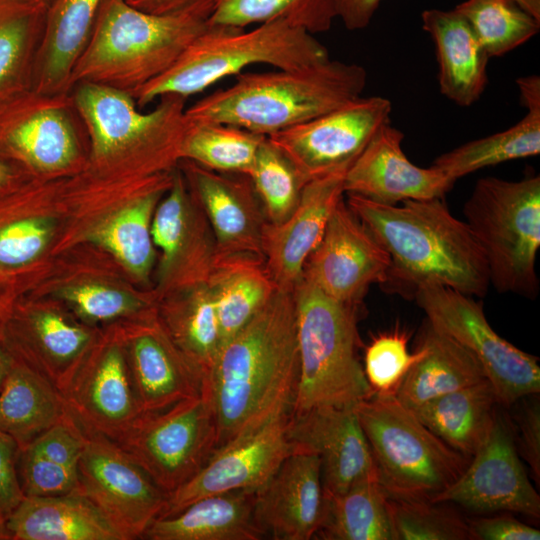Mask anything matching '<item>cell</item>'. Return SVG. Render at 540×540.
I'll return each instance as SVG.
<instances>
[{"instance_id": "21", "label": "cell", "mask_w": 540, "mask_h": 540, "mask_svg": "<svg viewBox=\"0 0 540 540\" xmlns=\"http://www.w3.org/2000/svg\"><path fill=\"white\" fill-rule=\"evenodd\" d=\"M288 437L293 448L321 458L325 496L345 492L353 484L376 479L372 453L354 407H318L291 413Z\"/></svg>"}, {"instance_id": "47", "label": "cell", "mask_w": 540, "mask_h": 540, "mask_svg": "<svg viewBox=\"0 0 540 540\" xmlns=\"http://www.w3.org/2000/svg\"><path fill=\"white\" fill-rule=\"evenodd\" d=\"M18 451L15 440L0 430V514L6 519L25 496L18 476Z\"/></svg>"}, {"instance_id": "19", "label": "cell", "mask_w": 540, "mask_h": 540, "mask_svg": "<svg viewBox=\"0 0 540 540\" xmlns=\"http://www.w3.org/2000/svg\"><path fill=\"white\" fill-rule=\"evenodd\" d=\"M63 398L83 427L114 441L123 436L142 411L121 342L107 341L83 361Z\"/></svg>"}, {"instance_id": "9", "label": "cell", "mask_w": 540, "mask_h": 540, "mask_svg": "<svg viewBox=\"0 0 540 540\" xmlns=\"http://www.w3.org/2000/svg\"><path fill=\"white\" fill-rule=\"evenodd\" d=\"M465 223L500 293L538 294L536 257L540 247V177L517 181L479 179L463 206Z\"/></svg>"}, {"instance_id": "18", "label": "cell", "mask_w": 540, "mask_h": 540, "mask_svg": "<svg viewBox=\"0 0 540 540\" xmlns=\"http://www.w3.org/2000/svg\"><path fill=\"white\" fill-rule=\"evenodd\" d=\"M325 509L321 458L293 448L254 494L253 512L265 536L309 540L317 534Z\"/></svg>"}, {"instance_id": "52", "label": "cell", "mask_w": 540, "mask_h": 540, "mask_svg": "<svg viewBox=\"0 0 540 540\" xmlns=\"http://www.w3.org/2000/svg\"><path fill=\"white\" fill-rule=\"evenodd\" d=\"M10 534L6 526V518L0 514V540H10Z\"/></svg>"}, {"instance_id": "44", "label": "cell", "mask_w": 540, "mask_h": 540, "mask_svg": "<svg viewBox=\"0 0 540 540\" xmlns=\"http://www.w3.org/2000/svg\"><path fill=\"white\" fill-rule=\"evenodd\" d=\"M409 335L401 330L384 332L373 337L366 347L364 373L377 395H396L410 368L424 355V347L411 353Z\"/></svg>"}, {"instance_id": "49", "label": "cell", "mask_w": 540, "mask_h": 540, "mask_svg": "<svg viewBox=\"0 0 540 540\" xmlns=\"http://www.w3.org/2000/svg\"><path fill=\"white\" fill-rule=\"evenodd\" d=\"M472 540H539L540 531L510 514L467 520Z\"/></svg>"}, {"instance_id": "28", "label": "cell", "mask_w": 540, "mask_h": 540, "mask_svg": "<svg viewBox=\"0 0 540 540\" xmlns=\"http://www.w3.org/2000/svg\"><path fill=\"white\" fill-rule=\"evenodd\" d=\"M255 492L234 490L202 497L180 512L156 519L143 538L149 540H259Z\"/></svg>"}, {"instance_id": "26", "label": "cell", "mask_w": 540, "mask_h": 540, "mask_svg": "<svg viewBox=\"0 0 540 540\" xmlns=\"http://www.w3.org/2000/svg\"><path fill=\"white\" fill-rule=\"evenodd\" d=\"M12 540H126L77 489L50 496H24L6 519Z\"/></svg>"}, {"instance_id": "40", "label": "cell", "mask_w": 540, "mask_h": 540, "mask_svg": "<svg viewBox=\"0 0 540 540\" xmlns=\"http://www.w3.org/2000/svg\"><path fill=\"white\" fill-rule=\"evenodd\" d=\"M336 17L334 0H218L208 24L244 29L281 20L314 35L329 30Z\"/></svg>"}, {"instance_id": "45", "label": "cell", "mask_w": 540, "mask_h": 540, "mask_svg": "<svg viewBox=\"0 0 540 540\" xmlns=\"http://www.w3.org/2000/svg\"><path fill=\"white\" fill-rule=\"evenodd\" d=\"M65 297L77 313L90 322L115 320L144 307L143 301L102 285H81L68 290Z\"/></svg>"}, {"instance_id": "41", "label": "cell", "mask_w": 540, "mask_h": 540, "mask_svg": "<svg viewBox=\"0 0 540 540\" xmlns=\"http://www.w3.org/2000/svg\"><path fill=\"white\" fill-rule=\"evenodd\" d=\"M454 10L469 23L489 58L514 50L540 28V20L517 0H465Z\"/></svg>"}, {"instance_id": "54", "label": "cell", "mask_w": 540, "mask_h": 540, "mask_svg": "<svg viewBox=\"0 0 540 540\" xmlns=\"http://www.w3.org/2000/svg\"><path fill=\"white\" fill-rule=\"evenodd\" d=\"M6 356L0 347V386L5 372Z\"/></svg>"}, {"instance_id": "29", "label": "cell", "mask_w": 540, "mask_h": 540, "mask_svg": "<svg viewBox=\"0 0 540 540\" xmlns=\"http://www.w3.org/2000/svg\"><path fill=\"white\" fill-rule=\"evenodd\" d=\"M62 394L28 364L6 357L0 386V430L19 449L55 425L65 415Z\"/></svg>"}, {"instance_id": "24", "label": "cell", "mask_w": 540, "mask_h": 540, "mask_svg": "<svg viewBox=\"0 0 540 540\" xmlns=\"http://www.w3.org/2000/svg\"><path fill=\"white\" fill-rule=\"evenodd\" d=\"M125 343L142 414L164 410L204 390L206 375L180 351L163 326L155 322L139 326Z\"/></svg>"}, {"instance_id": "1", "label": "cell", "mask_w": 540, "mask_h": 540, "mask_svg": "<svg viewBox=\"0 0 540 540\" xmlns=\"http://www.w3.org/2000/svg\"><path fill=\"white\" fill-rule=\"evenodd\" d=\"M298 378L294 291L277 288L222 345L208 376L216 449L290 413Z\"/></svg>"}, {"instance_id": "46", "label": "cell", "mask_w": 540, "mask_h": 540, "mask_svg": "<svg viewBox=\"0 0 540 540\" xmlns=\"http://www.w3.org/2000/svg\"><path fill=\"white\" fill-rule=\"evenodd\" d=\"M50 227L42 219H23L0 229V264L20 266L29 263L44 249Z\"/></svg>"}, {"instance_id": "22", "label": "cell", "mask_w": 540, "mask_h": 540, "mask_svg": "<svg viewBox=\"0 0 540 540\" xmlns=\"http://www.w3.org/2000/svg\"><path fill=\"white\" fill-rule=\"evenodd\" d=\"M403 138L390 122L383 125L347 169L345 193L386 205L443 198L455 182L432 165L412 163L402 149Z\"/></svg>"}, {"instance_id": "55", "label": "cell", "mask_w": 540, "mask_h": 540, "mask_svg": "<svg viewBox=\"0 0 540 540\" xmlns=\"http://www.w3.org/2000/svg\"><path fill=\"white\" fill-rule=\"evenodd\" d=\"M21 1L48 8L55 0H21Z\"/></svg>"}, {"instance_id": "37", "label": "cell", "mask_w": 540, "mask_h": 540, "mask_svg": "<svg viewBox=\"0 0 540 540\" xmlns=\"http://www.w3.org/2000/svg\"><path fill=\"white\" fill-rule=\"evenodd\" d=\"M515 125L484 138L469 141L437 157L432 166L452 181L479 169L536 156L540 153V104L525 107Z\"/></svg>"}, {"instance_id": "35", "label": "cell", "mask_w": 540, "mask_h": 540, "mask_svg": "<svg viewBox=\"0 0 540 540\" xmlns=\"http://www.w3.org/2000/svg\"><path fill=\"white\" fill-rule=\"evenodd\" d=\"M317 534L327 540H396L390 499L376 479L359 481L343 493L325 496Z\"/></svg>"}, {"instance_id": "8", "label": "cell", "mask_w": 540, "mask_h": 540, "mask_svg": "<svg viewBox=\"0 0 540 540\" xmlns=\"http://www.w3.org/2000/svg\"><path fill=\"white\" fill-rule=\"evenodd\" d=\"M354 410L372 453L377 482L389 499L432 503L470 460L437 437L395 395L373 394Z\"/></svg>"}, {"instance_id": "31", "label": "cell", "mask_w": 540, "mask_h": 540, "mask_svg": "<svg viewBox=\"0 0 540 540\" xmlns=\"http://www.w3.org/2000/svg\"><path fill=\"white\" fill-rule=\"evenodd\" d=\"M420 344L424 355L410 368L395 395L405 407L414 410L432 399L487 379L470 353L428 322Z\"/></svg>"}, {"instance_id": "5", "label": "cell", "mask_w": 540, "mask_h": 540, "mask_svg": "<svg viewBox=\"0 0 540 540\" xmlns=\"http://www.w3.org/2000/svg\"><path fill=\"white\" fill-rule=\"evenodd\" d=\"M329 59L328 50L313 34L286 21L246 31L208 24L167 71L131 95L143 108L164 95L188 98L255 64L301 69Z\"/></svg>"}, {"instance_id": "23", "label": "cell", "mask_w": 540, "mask_h": 540, "mask_svg": "<svg viewBox=\"0 0 540 540\" xmlns=\"http://www.w3.org/2000/svg\"><path fill=\"white\" fill-rule=\"evenodd\" d=\"M183 160L181 172L210 224L217 255L263 257L262 235L268 219L250 178Z\"/></svg>"}, {"instance_id": "15", "label": "cell", "mask_w": 540, "mask_h": 540, "mask_svg": "<svg viewBox=\"0 0 540 540\" xmlns=\"http://www.w3.org/2000/svg\"><path fill=\"white\" fill-rule=\"evenodd\" d=\"M289 416H278L216 449L197 474L168 495L160 518L174 515L211 494L258 491L293 450L287 432Z\"/></svg>"}, {"instance_id": "20", "label": "cell", "mask_w": 540, "mask_h": 540, "mask_svg": "<svg viewBox=\"0 0 540 540\" xmlns=\"http://www.w3.org/2000/svg\"><path fill=\"white\" fill-rule=\"evenodd\" d=\"M346 171L309 180L292 212L280 223H266L262 255L277 288L294 291L301 281L308 257L319 244L334 208L344 198Z\"/></svg>"}, {"instance_id": "4", "label": "cell", "mask_w": 540, "mask_h": 540, "mask_svg": "<svg viewBox=\"0 0 540 540\" xmlns=\"http://www.w3.org/2000/svg\"><path fill=\"white\" fill-rule=\"evenodd\" d=\"M207 27L197 15H156L126 0H104L71 89L91 82L132 93L167 71Z\"/></svg>"}, {"instance_id": "17", "label": "cell", "mask_w": 540, "mask_h": 540, "mask_svg": "<svg viewBox=\"0 0 540 540\" xmlns=\"http://www.w3.org/2000/svg\"><path fill=\"white\" fill-rule=\"evenodd\" d=\"M0 121L2 141L30 168L43 175L70 171L81 160L82 125L70 93L30 90Z\"/></svg>"}, {"instance_id": "32", "label": "cell", "mask_w": 540, "mask_h": 540, "mask_svg": "<svg viewBox=\"0 0 540 540\" xmlns=\"http://www.w3.org/2000/svg\"><path fill=\"white\" fill-rule=\"evenodd\" d=\"M207 284L215 300L223 344L277 289L263 257L251 254L217 255Z\"/></svg>"}, {"instance_id": "14", "label": "cell", "mask_w": 540, "mask_h": 540, "mask_svg": "<svg viewBox=\"0 0 540 540\" xmlns=\"http://www.w3.org/2000/svg\"><path fill=\"white\" fill-rule=\"evenodd\" d=\"M389 268L387 252L343 198L308 257L302 278L327 296L355 306L369 286L386 282Z\"/></svg>"}, {"instance_id": "50", "label": "cell", "mask_w": 540, "mask_h": 540, "mask_svg": "<svg viewBox=\"0 0 540 540\" xmlns=\"http://www.w3.org/2000/svg\"><path fill=\"white\" fill-rule=\"evenodd\" d=\"M540 20V0H517ZM381 0H334L336 15L349 30L365 28L371 21Z\"/></svg>"}, {"instance_id": "34", "label": "cell", "mask_w": 540, "mask_h": 540, "mask_svg": "<svg viewBox=\"0 0 540 540\" xmlns=\"http://www.w3.org/2000/svg\"><path fill=\"white\" fill-rule=\"evenodd\" d=\"M46 11L21 0H0V98L33 89Z\"/></svg>"}, {"instance_id": "7", "label": "cell", "mask_w": 540, "mask_h": 540, "mask_svg": "<svg viewBox=\"0 0 540 540\" xmlns=\"http://www.w3.org/2000/svg\"><path fill=\"white\" fill-rule=\"evenodd\" d=\"M299 378L291 413L355 407L374 393L357 357L355 307L301 279L294 289Z\"/></svg>"}, {"instance_id": "25", "label": "cell", "mask_w": 540, "mask_h": 540, "mask_svg": "<svg viewBox=\"0 0 540 540\" xmlns=\"http://www.w3.org/2000/svg\"><path fill=\"white\" fill-rule=\"evenodd\" d=\"M421 17L435 45L440 92L459 106H471L487 86L490 58L457 11L429 9Z\"/></svg>"}, {"instance_id": "13", "label": "cell", "mask_w": 540, "mask_h": 540, "mask_svg": "<svg viewBox=\"0 0 540 540\" xmlns=\"http://www.w3.org/2000/svg\"><path fill=\"white\" fill-rule=\"evenodd\" d=\"M391 102L358 97L332 111L268 137L304 182L347 170L377 131L390 122Z\"/></svg>"}, {"instance_id": "30", "label": "cell", "mask_w": 540, "mask_h": 540, "mask_svg": "<svg viewBox=\"0 0 540 540\" xmlns=\"http://www.w3.org/2000/svg\"><path fill=\"white\" fill-rule=\"evenodd\" d=\"M499 400L485 379L432 399L412 410L449 447L471 458L487 440Z\"/></svg>"}, {"instance_id": "2", "label": "cell", "mask_w": 540, "mask_h": 540, "mask_svg": "<svg viewBox=\"0 0 540 540\" xmlns=\"http://www.w3.org/2000/svg\"><path fill=\"white\" fill-rule=\"evenodd\" d=\"M347 195L348 207L390 258L384 284L413 296L428 285L486 295L490 280L484 255L466 223L452 215L443 198L386 205Z\"/></svg>"}, {"instance_id": "38", "label": "cell", "mask_w": 540, "mask_h": 540, "mask_svg": "<svg viewBox=\"0 0 540 540\" xmlns=\"http://www.w3.org/2000/svg\"><path fill=\"white\" fill-rule=\"evenodd\" d=\"M163 327L208 379L223 344L215 300L208 284L185 288L184 296L167 307Z\"/></svg>"}, {"instance_id": "36", "label": "cell", "mask_w": 540, "mask_h": 540, "mask_svg": "<svg viewBox=\"0 0 540 540\" xmlns=\"http://www.w3.org/2000/svg\"><path fill=\"white\" fill-rule=\"evenodd\" d=\"M34 363L31 365L62 394L69 388L91 342V331L52 310L32 313L25 322Z\"/></svg>"}, {"instance_id": "10", "label": "cell", "mask_w": 540, "mask_h": 540, "mask_svg": "<svg viewBox=\"0 0 540 540\" xmlns=\"http://www.w3.org/2000/svg\"><path fill=\"white\" fill-rule=\"evenodd\" d=\"M115 442L169 495L197 474L216 449L217 424L207 382L197 396L141 414Z\"/></svg>"}, {"instance_id": "39", "label": "cell", "mask_w": 540, "mask_h": 540, "mask_svg": "<svg viewBox=\"0 0 540 540\" xmlns=\"http://www.w3.org/2000/svg\"><path fill=\"white\" fill-rule=\"evenodd\" d=\"M265 137L232 125L189 121L181 158L214 171L248 176Z\"/></svg>"}, {"instance_id": "48", "label": "cell", "mask_w": 540, "mask_h": 540, "mask_svg": "<svg viewBox=\"0 0 540 540\" xmlns=\"http://www.w3.org/2000/svg\"><path fill=\"white\" fill-rule=\"evenodd\" d=\"M516 450L529 466L537 485L540 483V406L538 401L525 404L516 417Z\"/></svg>"}, {"instance_id": "51", "label": "cell", "mask_w": 540, "mask_h": 540, "mask_svg": "<svg viewBox=\"0 0 540 540\" xmlns=\"http://www.w3.org/2000/svg\"><path fill=\"white\" fill-rule=\"evenodd\" d=\"M131 6L156 15L193 14L209 19L218 0H126Z\"/></svg>"}, {"instance_id": "33", "label": "cell", "mask_w": 540, "mask_h": 540, "mask_svg": "<svg viewBox=\"0 0 540 540\" xmlns=\"http://www.w3.org/2000/svg\"><path fill=\"white\" fill-rule=\"evenodd\" d=\"M172 178L139 190L91 236L95 243L113 254L131 273L141 279L148 276L154 260L152 217L159 198L170 187Z\"/></svg>"}, {"instance_id": "3", "label": "cell", "mask_w": 540, "mask_h": 540, "mask_svg": "<svg viewBox=\"0 0 540 540\" xmlns=\"http://www.w3.org/2000/svg\"><path fill=\"white\" fill-rule=\"evenodd\" d=\"M366 82L362 66L331 59L301 69L245 72L185 114L190 122L232 125L269 136L360 97Z\"/></svg>"}, {"instance_id": "16", "label": "cell", "mask_w": 540, "mask_h": 540, "mask_svg": "<svg viewBox=\"0 0 540 540\" xmlns=\"http://www.w3.org/2000/svg\"><path fill=\"white\" fill-rule=\"evenodd\" d=\"M432 503H456L477 513L515 512L540 517L539 494L502 419L496 417L487 440L462 474Z\"/></svg>"}, {"instance_id": "43", "label": "cell", "mask_w": 540, "mask_h": 540, "mask_svg": "<svg viewBox=\"0 0 540 540\" xmlns=\"http://www.w3.org/2000/svg\"><path fill=\"white\" fill-rule=\"evenodd\" d=\"M396 540H471L467 520L442 503L390 499Z\"/></svg>"}, {"instance_id": "27", "label": "cell", "mask_w": 540, "mask_h": 540, "mask_svg": "<svg viewBox=\"0 0 540 540\" xmlns=\"http://www.w3.org/2000/svg\"><path fill=\"white\" fill-rule=\"evenodd\" d=\"M103 1L55 0L47 8L33 90L70 93L74 66L91 37Z\"/></svg>"}, {"instance_id": "42", "label": "cell", "mask_w": 540, "mask_h": 540, "mask_svg": "<svg viewBox=\"0 0 540 540\" xmlns=\"http://www.w3.org/2000/svg\"><path fill=\"white\" fill-rule=\"evenodd\" d=\"M269 223L282 222L295 208L306 182L292 163L266 136L248 175Z\"/></svg>"}, {"instance_id": "53", "label": "cell", "mask_w": 540, "mask_h": 540, "mask_svg": "<svg viewBox=\"0 0 540 540\" xmlns=\"http://www.w3.org/2000/svg\"><path fill=\"white\" fill-rule=\"evenodd\" d=\"M10 176V170L6 164L0 161V186L5 184Z\"/></svg>"}, {"instance_id": "12", "label": "cell", "mask_w": 540, "mask_h": 540, "mask_svg": "<svg viewBox=\"0 0 540 540\" xmlns=\"http://www.w3.org/2000/svg\"><path fill=\"white\" fill-rule=\"evenodd\" d=\"M83 430L86 443L78 464L77 490L126 540L143 538L164 513L168 494L114 440Z\"/></svg>"}, {"instance_id": "6", "label": "cell", "mask_w": 540, "mask_h": 540, "mask_svg": "<svg viewBox=\"0 0 540 540\" xmlns=\"http://www.w3.org/2000/svg\"><path fill=\"white\" fill-rule=\"evenodd\" d=\"M70 94L96 166L126 162L150 178L172 173L175 163L182 160L189 126L187 98L164 95L153 110L141 112L131 93L109 86L79 82Z\"/></svg>"}, {"instance_id": "11", "label": "cell", "mask_w": 540, "mask_h": 540, "mask_svg": "<svg viewBox=\"0 0 540 540\" xmlns=\"http://www.w3.org/2000/svg\"><path fill=\"white\" fill-rule=\"evenodd\" d=\"M435 330L463 347L479 363L499 403L511 405L540 391L538 358L497 334L472 296L440 285L413 296Z\"/></svg>"}]
</instances>
